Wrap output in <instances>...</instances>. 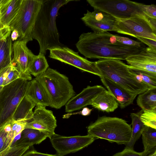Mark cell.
<instances>
[{
    "label": "cell",
    "instance_id": "cell-29",
    "mask_svg": "<svg viewBox=\"0 0 156 156\" xmlns=\"http://www.w3.org/2000/svg\"><path fill=\"white\" fill-rule=\"evenodd\" d=\"M10 124L6 122L0 127V153L11 147L14 138Z\"/></svg>",
    "mask_w": 156,
    "mask_h": 156
},
{
    "label": "cell",
    "instance_id": "cell-8",
    "mask_svg": "<svg viewBox=\"0 0 156 156\" xmlns=\"http://www.w3.org/2000/svg\"><path fill=\"white\" fill-rule=\"evenodd\" d=\"M87 1L94 9L106 12L118 19H128L138 14L145 15L138 2L128 0H87Z\"/></svg>",
    "mask_w": 156,
    "mask_h": 156
},
{
    "label": "cell",
    "instance_id": "cell-30",
    "mask_svg": "<svg viewBox=\"0 0 156 156\" xmlns=\"http://www.w3.org/2000/svg\"><path fill=\"white\" fill-rule=\"evenodd\" d=\"M140 119L145 126L156 129V109L143 111Z\"/></svg>",
    "mask_w": 156,
    "mask_h": 156
},
{
    "label": "cell",
    "instance_id": "cell-35",
    "mask_svg": "<svg viewBox=\"0 0 156 156\" xmlns=\"http://www.w3.org/2000/svg\"><path fill=\"white\" fill-rule=\"evenodd\" d=\"M143 152H137L131 149L126 147L122 151L117 153L112 156H142Z\"/></svg>",
    "mask_w": 156,
    "mask_h": 156
},
{
    "label": "cell",
    "instance_id": "cell-3",
    "mask_svg": "<svg viewBox=\"0 0 156 156\" xmlns=\"http://www.w3.org/2000/svg\"><path fill=\"white\" fill-rule=\"evenodd\" d=\"M96 62L101 76L113 81L129 93L137 95L149 89L136 79L128 65L120 60L101 59Z\"/></svg>",
    "mask_w": 156,
    "mask_h": 156
},
{
    "label": "cell",
    "instance_id": "cell-36",
    "mask_svg": "<svg viewBox=\"0 0 156 156\" xmlns=\"http://www.w3.org/2000/svg\"><path fill=\"white\" fill-rule=\"evenodd\" d=\"M11 31L9 26L5 27L0 30V48L7 37L10 35Z\"/></svg>",
    "mask_w": 156,
    "mask_h": 156
},
{
    "label": "cell",
    "instance_id": "cell-1",
    "mask_svg": "<svg viewBox=\"0 0 156 156\" xmlns=\"http://www.w3.org/2000/svg\"><path fill=\"white\" fill-rule=\"evenodd\" d=\"M78 51L87 58L126 60L129 56L143 50L144 45L134 46L119 42L116 35L107 31L88 32L81 34L76 44Z\"/></svg>",
    "mask_w": 156,
    "mask_h": 156
},
{
    "label": "cell",
    "instance_id": "cell-40",
    "mask_svg": "<svg viewBox=\"0 0 156 156\" xmlns=\"http://www.w3.org/2000/svg\"><path fill=\"white\" fill-rule=\"evenodd\" d=\"M146 17L154 32L156 33V19L146 16Z\"/></svg>",
    "mask_w": 156,
    "mask_h": 156
},
{
    "label": "cell",
    "instance_id": "cell-22",
    "mask_svg": "<svg viewBox=\"0 0 156 156\" xmlns=\"http://www.w3.org/2000/svg\"><path fill=\"white\" fill-rule=\"evenodd\" d=\"M47 138L44 134L39 130L25 128L21 132L20 139L14 146L25 144L31 147L34 145L40 144Z\"/></svg>",
    "mask_w": 156,
    "mask_h": 156
},
{
    "label": "cell",
    "instance_id": "cell-43",
    "mask_svg": "<svg viewBox=\"0 0 156 156\" xmlns=\"http://www.w3.org/2000/svg\"><path fill=\"white\" fill-rule=\"evenodd\" d=\"M148 154L147 156H156V150Z\"/></svg>",
    "mask_w": 156,
    "mask_h": 156
},
{
    "label": "cell",
    "instance_id": "cell-17",
    "mask_svg": "<svg viewBox=\"0 0 156 156\" xmlns=\"http://www.w3.org/2000/svg\"><path fill=\"white\" fill-rule=\"evenodd\" d=\"M104 86L114 97L119 105L123 108L132 104L137 96L131 94L120 86L105 77H100Z\"/></svg>",
    "mask_w": 156,
    "mask_h": 156
},
{
    "label": "cell",
    "instance_id": "cell-5",
    "mask_svg": "<svg viewBox=\"0 0 156 156\" xmlns=\"http://www.w3.org/2000/svg\"><path fill=\"white\" fill-rule=\"evenodd\" d=\"M43 85L51 99L50 107L59 109L75 95L68 78L56 70L48 68L35 77Z\"/></svg>",
    "mask_w": 156,
    "mask_h": 156
},
{
    "label": "cell",
    "instance_id": "cell-10",
    "mask_svg": "<svg viewBox=\"0 0 156 156\" xmlns=\"http://www.w3.org/2000/svg\"><path fill=\"white\" fill-rule=\"evenodd\" d=\"M49 57L51 58L76 67L80 70L101 76L96 62H91L80 56L78 52L66 47L49 50Z\"/></svg>",
    "mask_w": 156,
    "mask_h": 156
},
{
    "label": "cell",
    "instance_id": "cell-28",
    "mask_svg": "<svg viewBox=\"0 0 156 156\" xmlns=\"http://www.w3.org/2000/svg\"><path fill=\"white\" fill-rule=\"evenodd\" d=\"M12 52V40L10 36L0 48V71L11 62Z\"/></svg>",
    "mask_w": 156,
    "mask_h": 156
},
{
    "label": "cell",
    "instance_id": "cell-18",
    "mask_svg": "<svg viewBox=\"0 0 156 156\" xmlns=\"http://www.w3.org/2000/svg\"><path fill=\"white\" fill-rule=\"evenodd\" d=\"M26 95L36 105L50 106L51 99L45 87L35 78L29 81Z\"/></svg>",
    "mask_w": 156,
    "mask_h": 156
},
{
    "label": "cell",
    "instance_id": "cell-16",
    "mask_svg": "<svg viewBox=\"0 0 156 156\" xmlns=\"http://www.w3.org/2000/svg\"><path fill=\"white\" fill-rule=\"evenodd\" d=\"M126 60L129 65L156 74V49L145 47L139 53L129 56Z\"/></svg>",
    "mask_w": 156,
    "mask_h": 156
},
{
    "label": "cell",
    "instance_id": "cell-34",
    "mask_svg": "<svg viewBox=\"0 0 156 156\" xmlns=\"http://www.w3.org/2000/svg\"><path fill=\"white\" fill-rule=\"evenodd\" d=\"M116 35L117 41L124 45L138 47H140L144 45L141 42L137 41L127 37Z\"/></svg>",
    "mask_w": 156,
    "mask_h": 156
},
{
    "label": "cell",
    "instance_id": "cell-15",
    "mask_svg": "<svg viewBox=\"0 0 156 156\" xmlns=\"http://www.w3.org/2000/svg\"><path fill=\"white\" fill-rule=\"evenodd\" d=\"M105 89L101 85L87 86L71 98L65 105V112L70 113L90 105L94 99Z\"/></svg>",
    "mask_w": 156,
    "mask_h": 156
},
{
    "label": "cell",
    "instance_id": "cell-46",
    "mask_svg": "<svg viewBox=\"0 0 156 156\" xmlns=\"http://www.w3.org/2000/svg\"></svg>",
    "mask_w": 156,
    "mask_h": 156
},
{
    "label": "cell",
    "instance_id": "cell-41",
    "mask_svg": "<svg viewBox=\"0 0 156 156\" xmlns=\"http://www.w3.org/2000/svg\"><path fill=\"white\" fill-rule=\"evenodd\" d=\"M19 36L18 31L14 30L12 31V32L11 34L10 37L11 39L13 41L16 40L18 38H19Z\"/></svg>",
    "mask_w": 156,
    "mask_h": 156
},
{
    "label": "cell",
    "instance_id": "cell-2",
    "mask_svg": "<svg viewBox=\"0 0 156 156\" xmlns=\"http://www.w3.org/2000/svg\"><path fill=\"white\" fill-rule=\"evenodd\" d=\"M74 0H43L32 32L36 40L39 52L44 55L48 50L64 47L59 40L56 20L60 8Z\"/></svg>",
    "mask_w": 156,
    "mask_h": 156
},
{
    "label": "cell",
    "instance_id": "cell-26",
    "mask_svg": "<svg viewBox=\"0 0 156 156\" xmlns=\"http://www.w3.org/2000/svg\"><path fill=\"white\" fill-rule=\"evenodd\" d=\"M130 71L136 79L147 86L149 89L156 88V74L136 68L128 65Z\"/></svg>",
    "mask_w": 156,
    "mask_h": 156
},
{
    "label": "cell",
    "instance_id": "cell-7",
    "mask_svg": "<svg viewBox=\"0 0 156 156\" xmlns=\"http://www.w3.org/2000/svg\"><path fill=\"white\" fill-rule=\"evenodd\" d=\"M29 81L17 79L0 92V127L11 120L18 105L25 95Z\"/></svg>",
    "mask_w": 156,
    "mask_h": 156
},
{
    "label": "cell",
    "instance_id": "cell-14",
    "mask_svg": "<svg viewBox=\"0 0 156 156\" xmlns=\"http://www.w3.org/2000/svg\"><path fill=\"white\" fill-rule=\"evenodd\" d=\"M85 24L95 32L115 31L117 19L108 13L97 9L88 10L81 18Z\"/></svg>",
    "mask_w": 156,
    "mask_h": 156
},
{
    "label": "cell",
    "instance_id": "cell-32",
    "mask_svg": "<svg viewBox=\"0 0 156 156\" xmlns=\"http://www.w3.org/2000/svg\"><path fill=\"white\" fill-rule=\"evenodd\" d=\"M27 122V121L23 120H15L12 119L10 120L11 132L13 134L14 138L21 133L25 129Z\"/></svg>",
    "mask_w": 156,
    "mask_h": 156
},
{
    "label": "cell",
    "instance_id": "cell-45",
    "mask_svg": "<svg viewBox=\"0 0 156 156\" xmlns=\"http://www.w3.org/2000/svg\"><path fill=\"white\" fill-rule=\"evenodd\" d=\"M3 87L0 86V92L2 89Z\"/></svg>",
    "mask_w": 156,
    "mask_h": 156
},
{
    "label": "cell",
    "instance_id": "cell-39",
    "mask_svg": "<svg viewBox=\"0 0 156 156\" xmlns=\"http://www.w3.org/2000/svg\"><path fill=\"white\" fill-rule=\"evenodd\" d=\"M22 156H57L55 154L41 153L34 150L27 151Z\"/></svg>",
    "mask_w": 156,
    "mask_h": 156
},
{
    "label": "cell",
    "instance_id": "cell-12",
    "mask_svg": "<svg viewBox=\"0 0 156 156\" xmlns=\"http://www.w3.org/2000/svg\"><path fill=\"white\" fill-rule=\"evenodd\" d=\"M57 126L56 120L53 112L46 109L45 106L38 105L36 106L32 119L26 123L25 129L39 130L50 139L55 133Z\"/></svg>",
    "mask_w": 156,
    "mask_h": 156
},
{
    "label": "cell",
    "instance_id": "cell-27",
    "mask_svg": "<svg viewBox=\"0 0 156 156\" xmlns=\"http://www.w3.org/2000/svg\"><path fill=\"white\" fill-rule=\"evenodd\" d=\"M48 68L45 55L39 52L30 63L29 71L31 75L36 77L44 73Z\"/></svg>",
    "mask_w": 156,
    "mask_h": 156
},
{
    "label": "cell",
    "instance_id": "cell-42",
    "mask_svg": "<svg viewBox=\"0 0 156 156\" xmlns=\"http://www.w3.org/2000/svg\"><path fill=\"white\" fill-rule=\"evenodd\" d=\"M5 27H4L3 24L1 19V15L0 11V30L3 28Z\"/></svg>",
    "mask_w": 156,
    "mask_h": 156
},
{
    "label": "cell",
    "instance_id": "cell-13",
    "mask_svg": "<svg viewBox=\"0 0 156 156\" xmlns=\"http://www.w3.org/2000/svg\"><path fill=\"white\" fill-rule=\"evenodd\" d=\"M27 42L24 41L17 40L12 44L13 57L12 62L19 71L21 78L28 81L32 79L29 71L30 62L36 56L27 47Z\"/></svg>",
    "mask_w": 156,
    "mask_h": 156
},
{
    "label": "cell",
    "instance_id": "cell-33",
    "mask_svg": "<svg viewBox=\"0 0 156 156\" xmlns=\"http://www.w3.org/2000/svg\"><path fill=\"white\" fill-rule=\"evenodd\" d=\"M144 13L147 16L156 19V6L154 4L146 5L138 3Z\"/></svg>",
    "mask_w": 156,
    "mask_h": 156
},
{
    "label": "cell",
    "instance_id": "cell-37",
    "mask_svg": "<svg viewBox=\"0 0 156 156\" xmlns=\"http://www.w3.org/2000/svg\"><path fill=\"white\" fill-rule=\"evenodd\" d=\"M92 109H90L87 107H85L83 108L81 111L75 113H69L65 114L63 115V118L64 119L68 118L71 115L75 114H80L83 116H88L90 115Z\"/></svg>",
    "mask_w": 156,
    "mask_h": 156
},
{
    "label": "cell",
    "instance_id": "cell-38",
    "mask_svg": "<svg viewBox=\"0 0 156 156\" xmlns=\"http://www.w3.org/2000/svg\"><path fill=\"white\" fill-rule=\"evenodd\" d=\"M136 38L140 40L141 42L147 45L149 47L156 49V41L143 37H137Z\"/></svg>",
    "mask_w": 156,
    "mask_h": 156
},
{
    "label": "cell",
    "instance_id": "cell-19",
    "mask_svg": "<svg viewBox=\"0 0 156 156\" xmlns=\"http://www.w3.org/2000/svg\"><path fill=\"white\" fill-rule=\"evenodd\" d=\"M91 105L99 111L107 112H114L119 105L114 96L105 89L94 99Z\"/></svg>",
    "mask_w": 156,
    "mask_h": 156
},
{
    "label": "cell",
    "instance_id": "cell-4",
    "mask_svg": "<svg viewBox=\"0 0 156 156\" xmlns=\"http://www.w3.org/2000/svg\"><path fill=\"white\" fill-rule=\"evenodd\" d=\"M87 135L119 144H127L131 136L132 127L127 122L116 117H99L87 127Z\"/></svg>",
    "mask_w": 156,
    "mask_h": 156
},
{
    "label": "cell",
    "instance_id": "cell-9",
    "mask_svg": "<svg viewBox=\"0 0 156 156\" xmlns=\"http://www.w3.org/2000/svg\"><path fill=\"white\" fill-rule=\"evenodd\" d=\"M146 16L140 14L128 19H117L115 31L135 37H143L156 41V33L153 31Z\"/></svg>",
    "mask_w": 156,
    "mask_h": 156
},
{
    "label": "cell",
    "instance_id": "cell-6",
    "mask_svg": "<svg viewBox=\"0 0 156 156\" xmlns=\"http://www.w3.org/2000/svg\"><path fill=\"white\" fill-rule=\"evenodd\" d=\"M43 0H22L20 8L9 27L17 30L18 40L32 41V32Z\"/></svg>",
    "mask_w": 156,
    "mask_h": 156
},
{
    "label": "cell",
    "instance_id": "cell-23",
    "mask_svg": "<svg viewBox=\"0 0 156 156\" xmlns=\"http://www.w3.org/2000/svg\"><path fill=\"white\" fill-rule=\"evenodd\" d=\"M143 112L141 109L137 113L130 114L132 119V134L129 141L126 145V147L133 149L136 142L140 137L146 126L140 119V115Z\"/></svg>",
    "mask_w": 156,
    "mask_h": 156
},
{
    "label": "cell",
    "instance_id": "cell-44",
    "mask_svg": "<svg viewBox=\"0 0 156 156\" xmlns=\"http://www.w3.org/2000/svg\"><path fill=\"white\" fill-rule=\"evenodd\" d=\"M3 1V0H0V8L1 6Z\"/></svg>",
    "mask_w": 156,
    "mask_h": 156
},
{
    "label": "cell",
    "instance_id": "cell-31",
    "mask_svg": "<svg viewBox=\"0 0 156 156\" xmlns=\"http://www.w3.org/2000/svg\"><path fill=\"white\" fill-rule=\"evenodd\" d=\"M30 147L25 144L10 147L0 153V156H22Z\"/></svg>",
    "mask_w": 156,
    "mask_h": 156
},
{
    "label": "cell",
    "instance_id": "cell-20",
    "mask_svg": "<svg viewBox=\"0 0 156 156\" xmlns=\"http://www.w3.org/2000/svg\"><path fill=\"white\" fill-rule=\"evenodd\" d=\"M36 106V104L25 95L16 107L12 119L30 122L32 119L34 113L33 109Z\"/></svg>",
    "mask_w": 156,
    "mask_h": 156
},
{
    "label": "cell",
    "instance_id": "cell-25",
    "mask_svg": "<svg viewBox=\"0 0 156 156\" xmlns=\"http://www.w3.org/2000/svg\"><path fill=\"white\" fill-rule=\"evenodd\" d=\"M144 151L142 156L156 150V129L146 126L142 134Z\"/></svg>",
    "mask_w": 156,
    "mask_h": 156
},
{
    "label": "cell",
    "instance_id": "cell-21",
    "mask_svg": "<svg viewBox=\"0 0 156 156\" xmlns=\"http://www.w3.org/2000/svg\"><path fill=\"white\" fill-rule=\"evenodd\" d=\"M22 0H3L0 9L1 19L4 27H8L17 14Z\"/></svg>",
    "mask_w": 156,
    "mask_h": 156
},
{
    "label": "cell",
    "instance_id": "cell-24",
    "mask_svg": "<svg viewBox=\"0 0 156 156\" xmlns=\"http://www.w3.org/2000/svg\"><path fill=\"white\" fill-rule=\"evenodd\" d=\"M136 102L143 111L156 109V88L147 90L139 94Z\"/></svg>",
    "mask_w": 156,
    "mask_h": 156
},
{
    "label": "cell",
    "instance_id": "cell-11",
    "mask_svg": "<svg viewBox=\"0 0 156 156\" xmlns=\"http://www.w3.org/2000/svg\"><path fill=\"white\" fill-rule=\"evenodd\" d=\"M57 156H63L80 151L91 144L95 138L87 135L66 136L55 133L50 138Z\"/></svg>",
    "mask_w": 156,
    "mask_h": 156
}]
</instances>
